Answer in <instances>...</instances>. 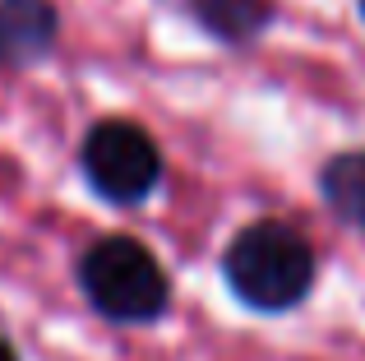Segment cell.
I'll use <instances>...</instances> for the list:
<instances>
[{"instance_id":"3957f363","label":"cell","mask_w":365,"mask_h":361,"mask_svg":"<svg viewBox=\"0 0 365 361\" xmlns=\"http://www.w3.org/2000/svg\"><path fill=\"white\" fill-rule=\"evenodd\" d=\"M79 172L93 195L116 208L143 204L162 180V148L139 121H98L79 144Z\"/></svg>"},{"instance_id":"7a4b0ae2","label":"cell","mask_w":365,"mask_h":361,"mask_svg":"<svg viewBox=\"0 0 365 361\" xmlns=\"http://www.w3.org/2000/svg\"><path fill=\"white\" fill-rule=\"evenodd\" d=\"M79 292L111 325H158L171 306V278L139 236H98L79 255Z\"/></svg>"},{"instance_id":"277c9868","label":"cell","mask_w":365,"mask_h":361,"mask_svg":"<svg viewBox=\"0 0 365 361\" xmlns=\"http://www.w3.org/2000/svg\"><path fill=\"white\" fill-rule=\"evenodd\" d=\"M61 14L51 0H0V70H28L51 56Z\"/></svg>"},{"instance_id":"52a82bcc","label":"cell","mask_w":365,"mask_h":361,"mask_svg":"<svg viewBox=\"0 0 365 361\" xmlns=\"http://www.w3.org/2000/svg\"><path fill=\"white\" fill-rule=\"evenodd\" d=\"M0 361H19V347L9 343V334H0Z\"/></svg>"},{"instance_id":"6da1fadb","label":"cell","mask_w":365,"mask_h":361,"mask_svg":"<svg viewBox=\"0 0 365 361\" xmlns=\"http://www.w3.org/2000/svg\"><path fill=\"white\" fill-rule=\"evenodd\" d=\"M222 278L232 297L250 310H292L314 288V250L296 227L277 218H259L241 227L222 250Z\"/></svg>"},{"instance_id":"5b68a950","label":"cell","mask_w":365,"mask_h":361,"mask_svg":"<svg viewBox=\"0 0 365 361\" xmlns=\"http://www.w3.org/2000/svg\"><path fill=\"white\" fill-rule=\"evenodd\" d=\"M319 195L342 227L365 232V148H351V153H338L324 163Z\"/></svg>"},{"instance_id":"ba28073f","label":"cell","mask_w":365,"mask_h":361,"mask_svg":"<svg viewBox=\"0 0 365 361\" xmlns=\"http://www.w3.org/2000/svg\"><path fill=\"white\" fill-rule=\"evenodd\" d=\"M361 19H365V0H361Z\"/></svg>"},{"instance_id":"8992f818","label":"cell","mask_w":365,"mask_h":361,"mask_svg":"<svg viewBox=\"0 0 365 361\" xmlns=\"http://www.w3.org/2000/svg\"><path fill=\"white\" fill-rule=\"evenodd\" d=\"M190 9L222 42H255L273 24V5L268 0H190Z\"/></svg>"}]
</instances>
